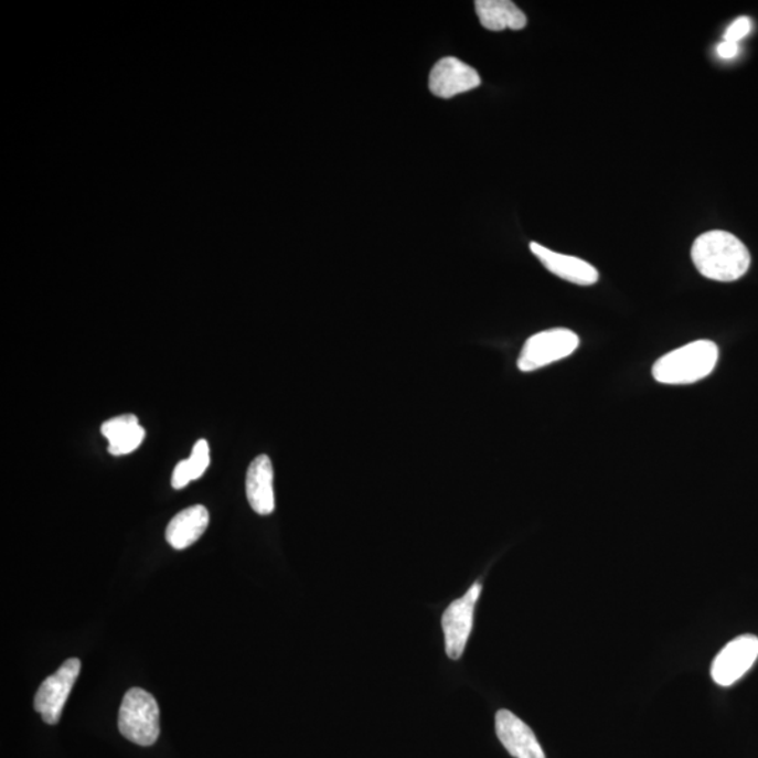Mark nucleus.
Segmentation results:
<instances>
[{
    "mask_svg": "<svg viewBox=\"0 0 758 758\" xmlns=\"http://www.w3.org/2000/svg\"><path fill=\"white\" fill-rule=\"evenodd\" d=\"M694 266L709 280H739L749 270L751 257L744 242L726 231H709L695 239L691 249Z\"/></svg>",
    "mask_w": 758,
    "mask_h": 758,
    "instance_id": "f257e3e1",
    "label": "nucleus"
},
{
    "mask_svg": "<svg viewBox=\"0 0 758 758\" xmlns=\"http://www.w3.org/2000/svg\"><path fill=\"white\" fill-rule=\"evenodd\" d=\"M718 345L697 340L664 354L653 365V378L664 385H690L706 378L718 363Z\"/></svg>",
    "mask_w": 758,
    "mask_h": 758,
    "instance_id": "f03ea898",
    "label": "nucleus"
},
{
    "mask_svg": "<svg viewBox=\"0 0 758 758\" xmlns=\"http://www.w3.org/2000/svg\"><path fill=\"white\" fill-rule=\"evenodd\" d=\"M118 729L126 739L139 746L157 744L161 734V714L152 694L142 688H131L121 703Z\"/></svg>",
    "mask_w": 758,
    "mask_h": 758,
    "instance_id": "7ed1b4c3",
    "label": "nucleus"
},
{
    "mask_svg": "<svg viewBox=\"0 0 758 758\" xmlns=\"http://www.w3.org/2000/svg\"><path fill=\"white\" fill-rule=\"evenodd\" d=\"M579 337L569 329L556 328L536 333L524 343L521 350L517 361L519 370L531 373V371L569 357L579 348Z\"/></svg>",
    "mask_w": 758,
    "mask_h": 758,
    "instance_id": "20e7f679",
    "label": "nucleus"
},
{
    "mask_svg": "<svg viewBox=\"0 0 758 758\" xmlns=\"http://www.w3.org/2000/svg\"><path fill=\"white\" fill-rule=\"evenodd\" d=\"M79 673L81 660L68 659L40 685L34 698V708L43 716L45 724H58L66 700H68Z\"/></svg>",
    "mask_w": 758,
    "mask_h": 758,
    "instance_id": "39448f33",
    "label": "nucleus"
},
{
    "mask_svg": "<svg viewBox=\"0 0 758 758\" xmlns=\"http://www.w3.org/2000/svg\"><path fill=\"white\" fill-rule=\"evenodd\" d=\"M482 585L477 581L463 597L452 601L442 613V631L446 638L448 658L458 660L462 656L473 627V612L481 597Z\"/></svg>",
    "mask_w": 758,
    "mask_h": 758,
    "instance_id": "423d86ee",
    "label": "nucleus"
},
{
    "mask_svg": "<svg viewBox=\"0 0 758 758\" xmlns=\"http://www.w3.org/2000/svg\"><path fill=\"white\" fill-rule=\"evenodd\" d=\"M758 658V638L741 636L730 641L715 658L711 675L716 684L729 687L739 682L755 666Z\"/></svg>",
    "mask_w": 758,
    "mask_h": 758,
    "instance_id": "0eeeda50",
    "label": "nucleus"
},
{
    "mask_svg": "<svg viewBox=\"0 0 758 758\" xmlns=\"http://www.w3.org/2000/svg\"><path fill=\"white\" fill-rule=\"evenodd\" d=\"M481 86V76L472 66L453 56H446L437 62L430 72L429 87L433 95L441 99H451Z\"/></svg>",
    "mask_w": 758,
    "mask_h": 758,
    "instance_id": "6e6552de",
    "label": "nucleus"
},
{
    "mask_svg": "<svg viewBox=\"0 0 758 758\" xmlns=\"http://www.w3.org/2000/svg\"><path fill=\"white\" fill-rule=\"evenodd\" d=\"M497 734L505 750L513 757L545 758L543 747L534 732L508 709H500L497 714Z\"/></svg>",
    "mask_w": 758,
    "mask_h": 758,
    "instance_id": "1a4fd4ad",
    "label": "nucleus"
},
{
    "mask_svg": "<svg viewBox=\"0 0 758 758\" xmlns=\"http://www.w3.org/2000/svg\"><path fill=\"white\" fill-rule=\"evenodd\" d=\"M530 249L536 259L543 263L546 270L562 280L577 284V286H592L598 281L596 267L579 257L562 255L536 242L530 245Z\"/></svg>",
    "mask_w": 758,
    "mask_h": 758,
    "instance_id": "9d476101",
    "label": "nucleus"
},
{
    "mask_svg": "<svg viewBox=\"0 0 758 758\" xmlns=\"http://www.w3.org/2000/svg\"><path fill=\"white\" fill-rule=\"evenodd\" d=\"M275 472L267 456H259L252 461L246 473V497L250 508L257 514L268 515L275 512Z\"/></svg>",
    "mask_w": 758,
    "mask_h": 758,
    "instance_id": "9b49d317",
    "label": "nucleus"
},
{
    "mask_svg": "<svg viewBox=\"0 0 758 758\" xmlns=\"http://www.w3.org/2000/svg\"><path fill=\"white\" fill-rule=\"evenodd\" d=\"M210 524V513L204 505L195 504L174 515L167 529V541L174 549L182 551L197 543Z\"/></svg>",
    "mask_w": 758,
    "mask_h": 758,
    "instance_id": "f8f14e48",
    "label": "nucleus"
},
{
    "mask_svg": "<svg viewBox=\"0 0 758 758\" xmlns=\"http://www.w3.org/2000/svg\"><path fill=\"white\" fill-rule=\"evenodd\" d=\"M102 435L108 440L111 456H127L137 450L146 438V430L139 425L137 416L122 415L103 423Z\"/></svg>",
    "mask_w": 758,
    "mask_h": 758,
    "instance_id": "ddd939ff",
    "label": "nucleus"
},
{
    "mask_svg": "<svg viewBox=\"0 0 758 758\" xmlns=\"http://www.w3.org/2000/svg\"><path fill=\"white\" fill-rule=\"evenodd\" d=\"M476 9L479 22L487 30H523L527 25V15L510 0H478Z\"/></svg>",
    "mask_w": 758,
    "mask_h": 758,
    "instance_id": "4468645a",
    "label": "nucleus"
},
{
    "mask_svg": "<svg viewBox=\"0 0 758 758\" xmlns=\"http://www.w3.org/2000/svg\"><path fill=\"white\" fill-rule=\"evenodd\" d=\"M210 466V446L205 440H199L193 447L192 456L189 460H183L174 467L172 476V487L183 489L192 481H197L204 476Z\"/></svg>",
    "mask_w": 758,
    "mask_h": 758,
    "instance_id": "2eb2a0df",
    "label": "nucleus"
},
{
    "mask_svg": "<svg viewBox=\"0 0 758 758\" xmlns=\"http://www.w3.org/2000/svg\"><path fill=\"white\" fill-rule=\"evenodd\" d=\"M751 28V20L746 18V15L736 19L735 22L729 25L728 30L725 31L724 41L739 44L740 40H744L750 34Z\"/></svg>",
    "mask_w": 758,
    "mask_h": 758,
    "instance_id": "dca6fc26",
    "label": "nucleus"
},
{
    "mask_svg": "<svg viewBox=\"0 0 758 758\" xmlns=\"http://www.w3.org/2000/svg\"><path fill=\"white\" fill-rule=\"evenodd\" d=\"M718 55L722 60H734L739 54V44L730 43V41H722L718 45Z\"/></svg>",
    "mask_w": 758,
    "mask_h": 758,
    "instance_id": "f3484780",
    "label": "nucleus"
}]
</instances>
